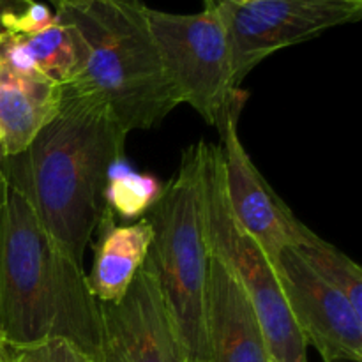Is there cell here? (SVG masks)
<instances>
[{"label":"cell","instance_id":"obj_13","mask_svg":"<svg viewBox=\"0 0 362 362\" xmlns=\"http://www.w3.org/2000/svg\"><path fill=\"white\" fill-rule=\"evenodd\" d=\"M92 271L87 274L92 293L99 303H117L126 296L134 276L147 260L152 226L147 218L133 225H115L110 209L98 226Z\"/></svg>","mask_w":362,"mask_h":362},{"label":"cell","instance_id":"obj_18","mask_svg":"<svg viewBox=\"0 0 362 362\" xmlns=\"http://www.w3.org/2000/svg\"><path fill=\"white\" fill-rule=\"evenodd\" d=\"M32 6L30 0H0V35L16 34L21 18Z\"/></svg>","mask_w":362,"mask_h":362},{"label":"cell","instance_id":"obj_8","mask_svg":"<svg viewBox=\"0 0 362 362\" xmlns=\"http://www.w3.org/2000/svg\"><path fill=\"white\" fill-rule=\"evenodd\" d=\"M246 92H237L225 117L218 124V148L223 161L225 189L233 218L260 244L276 265L285 247H297L310 240L313 232L296 218L288 205L269 186L239 136V115Z\"/></svg>","mask_w":362,"mask_h":362},{"label":"cell","instance_id":"obj_23","mask_svg":"<svg viewBox=\"0 0 362 362\" xmlns=\"http://www.w3.org/2000/svg\"><path fill=\"white\" fill-rule=\"evenodd\" d=\"M189 362H209V361H189Z\"/></svg>","mask_w":362,"mask_h":362},{"label":"cell","instance_id":"obj_16","mask_svg":"<svg viewBox=\"0 0 362 362\" xmlns=\"http://www.w3.org/2000/svg\"><path fill=\"white\" fill-rule=\"evenodd\" d=\"M163 186L152 175L136 173L124 159L113 166L106 186V205L113 214L122 218H138L151 211L161 197Z\"/></svg>","mask_w":362,"mask_h":362},{"label":"cell","instance_id":"obj_12","mask_svg":"<svg viewBox=\"0 0 362 362\" xmlns=\"http://www.w3.org/2000/svg\"><path fill=\"white\" fill-rule=\"evenodd\" d=\"M0 64L2 73H37L66 87L83 73L87 46L80 32L55 14V20L37 32L0 35Z\"/></svg>","mask_w":362,"mask_h":362},{"label":"cell","instance_id":"obj_1","mask_svg":"<svg viewBox=\"0 0 362 362\" xmlns=\"http://www.w3.org/2000/svg\"><path fill=\"white\" fill-rule=\"evenodd\" d=\"M126 138L98 94L66 85L59 113L23 152L2 161L6 182L81 265L108 209L106 186L113 166L124 159Z\"/></svg>","mask_w":362,"mask_h":362},{"label":"cell","instance_id":"obj_11","mask_svg":"<svg viewBox=\"0 0 362 362\" xmlns=\"http://www.w3.org/2000/svg\"><path fill=\"white\" fill-rule=\"evenodd\" d=\"M209 362H269L253 304L218 257L209 260L205 292Z\"/></svg>","mask_w":362,"mask_h":362},{"label":"cell","instance_id":"obj_21","mask_svg":"<svg viewBox=\"0 0 362 362\" xmlns=\"http://www.w3.org/2000/svg\"><path fill=\"white\" fill-rule=\"evenodd\" d=\"M4 159V151H2V140H0V161Z\"/></svg>","mask_w":362,"mask_h":362},{"label":"cell","instance_id":"obj_24","mask_svg":"<svg viewBox=\"0 0 362 362\" xmlns=\"http://www.w3.org/2000/svg\"><path fill=\"white\" fill-rule=\"evenodd\" d=\"M239 2H246V0H239Z\"/></svg>","mask_w":362,"mask_h":362},{"label":"cell","instance_id":"obj_6","mask_svg":"<svg viewBox=\"0 0 362 362\" xmlns=\"http://www.w3.org/2000/svg\"><path fill=\"white\" fill-rule=\"evenodd\" d=\"M204 4V11L194 14L165 13L145 6V18L180 103L218 127L240 88L233 81L225 23L209 0Z\"/></svg>","mask_w":362,"mask_h":362},{"label":"cell","instance_id":"obj_15","mask_svg":"<svg viewBox=\"0 0 362 362\" xmlns=\"http://www.w3.org/2000/svg\"><path fill=\"white\" fill-rule=\"evenodd\" d=\"M293 250L324 281L341 292L356 313L362 317V269L352 258L325 243L317 233Z\"/></svg>","mask_w":362,"mask_h":362},{"label":"cell","instance_id":"obj_20","mask_svg":"<svg viewBox=\"0 0 362 362\" xmlns=\"http://www.w3.org/2000/svg\"><path fill=\"white\" fill-rule=\"evenodd\" d=\"M2 161H0V204H2V198H4V187H6V179H4V172H2Z\"/></svg>","mask_w":362,"mask_h":362},{"label":"cell","instance_id":"obj_22","mask_svg":"<svg viewBox=\"0 0 362 362\" xmlns=\"http://www.w3.org/2000/svg\"><path fill=\"white\" fill-rule=\"evenodd\" d=\"M0 78H2V64H0Z\"/></svg>","mask_w":362,"mask_h":362},{"label":"cell","instance_id":"obj_9","mask_svg":"<svg viewBox=\"0 0 362 362\" xmlns=\"http://www.w3.org/2000/svg\"><path fill=\"white\" fill-rule=\"evenodd\" d=\"M99 315L101 343L95 362H189L148 258L122 299L99 303Z\"/></svg>","mask_w":362,"mask_h":362},{"label":"cell","instance_id":"obj_17","mask_svg":"<svg viewBox=\"0 0 362 362\" xmlns=\"http://www.w3.org/2000/svg\"><path fill=\"white\" fill-rule=\"evenodd\" d=\"M0 362H92V359L66 339H48L20 349L0 346Z\"/></svg>","mask_w":362,"mask_h":362},{"label":"cell","instance_id":"obj_7","mask_svg":"<svg viewBox=\"0 0 362 362\" xmlns=\"http://www.w3.org/2000/svg\"><path fill=\"white\" fill-rule=\"evenodd\" d=\"M228 34L235 87L264 59L332 27L359 21L362 0H209Z\"/></svg>","mask_w":362,"mask_h":362},{"label":"cell","instance_id":"obj_19","mask_svg":"<svg viewBox=\"0 0 362 362\" xmlns=\"http://www.w3.org/2000/svg\"><path fill=\"white\" fill-rule=\"evenodd\" d=\"M30 2H37V0H30ZM46 2H49L52 6H55V11H57V9H62V7H66V6H74V4H80V2H83V0H46Z\"/></svg>","mask_w":362,"mask_h":362},{"label":"cell","instance_id":"obj_4","mask_svg":"<svg viewBox=\"0 0 362 362\" xmlns=\"http://www.w3.org/2000/svg\"><path fill=\"white\" fill-rule=\"evenodd\" d=\"M204 144L197 141L184 151L179 170L147 214L152 226L147 258L189 361H209L205 292L211 247L205 223Z\"/></svg>","mask_w":362,"mask_h":362},{"label":"cell","instance_id":"obj_10","mask_svg":"<svg viewBox=\"0 0 362 362\" xmlns=\"http://www.w3.org/2000/svg\"><path fill=\"white\" fill-rule=\"evenodd\" d=\"M279 285L300 336L324 362H362V317L293 247L276 260Z\"/></svg>","mask_w":362,"mask_h":362},{"label":"cell","instance_id":"obj_14","mask_svg":"<svg viewBox=\"0 0 362 362\" xmlns=\"http://www.w3.org/2000/svg\"><path fill=\"white\" fill-rule=\"evenodd\" d=\"M62 87L37 73L0 78V140L4 158L23 152L59 113Z\"/></svg>","mask_w":362,"mask_h":362},{"label":"cell","instance_id":"obj_3","mask_svg":"<svg viewBox=\"0 0 362 362\" xmlns=\"http://www.w3.org/2000/svg\"><path fill=\"white\" fill-rule=\"evenodd\" d=\"M80 32L87 64L74 87L98 94L127 134L158 126L180 98L140 0H83L55 11Z\"/></svg>","mask_w":362,"mask_h":362},{"label":"cell","instance_id":"obj_5","mask_svg":"<svg viewBox=\"0 0 362 362\" xmlns=\"http://www.w3.org/2000/svg\"><path fill=\"white\" fill-rule=\"evenodd\" d=\"M205 223L211 253L226 265L253 304L269 362H308V345L286 306L278 271L230 209L218 145L204 144Z\"/></svg>","mask_w":362,"mask_h":362},{"label":"cell","instance_id":"obj_2","mask_svg":"<svg viewBox=\"0 0 362 362\" xmlns=\"http://www.w3.org/2000/svg\"><path fill=\"white\" fill-rule=\"evenodd\" d=\"M66 339L92 362L101 343L99 300L83 265L6 182L0 204V346Z\"/></svg>","mask_w":362,"mask_h":362}]
</instances>
